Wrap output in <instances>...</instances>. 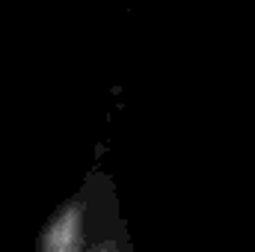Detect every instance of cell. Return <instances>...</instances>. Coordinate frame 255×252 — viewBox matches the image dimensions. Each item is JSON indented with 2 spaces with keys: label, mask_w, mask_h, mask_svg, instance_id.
<instances>
[{
  "label": "cell",
  "mask_w": 255,
  "mask_h": 252,
  "mask_svg": "<svg viewBox=\"0 0 255 252\" xmlns=\"http://www.w3.org/2000/svg\"><path fill=\"white\" fill-rule=\"evenodd\" d=\"M83 202H71L63 208L45 229L42 235V250L39 252H80L83 247Z\"/></svg>",
  "instance_id": "obj_1"
},
{
  "label": "cell",
  "mask_w": 255,
  "mask_h": 252,
  "mask_svg": "<svg viewBox=\"0 0 255 252\" xmlns=\"http://www.w3.org/2000/svg\"><path fill=\"white\" fill-rule=\"evenodd\" d=\"M92 252H119V250H116L113 244H98V247H95Z\"/></svg>",
  "instance_id": "obj_2"
}]
</instances>
